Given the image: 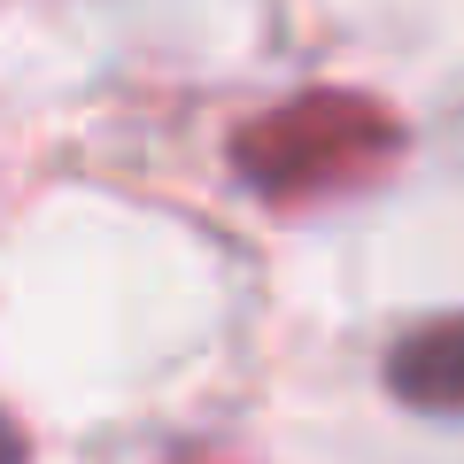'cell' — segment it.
<instances>
[{
  "label": "cell",
  "mask_w": 464,
  "mask_h": 464,
  "mask_svg": "<svg viewBox=\"0 0 464 464\" xmlns=\"http://www.w3.org/2000/svg\"><path fill=\"white\" fill-rule=\"evenodd\" d=\"M0 464H32V449H24V426L8 411H0Z\"/></svg>",
  "instance_id": "3957f363"
},
{
  "label": "cell",
  "mask_w": 464,
  "mask_h": 464,
  "mask_svg": "<svg viewBox=\"0 0 464 464\" xmlns=\"http://www.w3.org/2000/svg\"><path fill=\"white\" fill-rule=\"evenodd\" d=\"M387 387L426 418H464V317H433L402 333L387 348Z\"/></svg>",
  "instance_id": "7a4b0ae2"
},
{
  "label": "cell",
  "mask_w": 464,
  "mask_h": 464,
  "mask_svg": "<svg viewBox=\"0 0 464 464\" xmlns=\"http://www.w3.org/2000/svg\"><path fill=\"white\" fill-rule=\"evenodd\" d=\"M387 155H395V124L356 93H310L295 109L264 116L256 132H240V170L264 194H310V186L356 179Z\"/></svg>",
  "instance_id": "6da1fadb"
}]
</instances>
